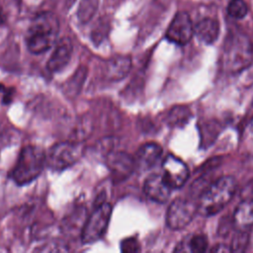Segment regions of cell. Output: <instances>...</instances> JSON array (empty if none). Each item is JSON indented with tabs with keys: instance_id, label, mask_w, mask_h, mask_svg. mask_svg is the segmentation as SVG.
<instances>
[{
	"instance_id": "obj_1",
	"label": "cell",
	"mask_w": 253,
	"mask_h": 253,
	"mask_svg": "<svg viewBox=\"0 0 253 253\" xmlns=\"http://www.w3.org/2000/svg\"><path fill=\"white\" fill-rule=\"evenodd\" d=\"M59 33V21L52 12H41L32 20L26 35L29 51L41 54L48 50L56 42Z\"/></svg>"
},
{
	"instance_id": "obj_2",
	"label": "cell",
	"mask_w": 253,
	"mask_h": 253,
	"mask_svg": "<svg viewBox=\"0 0 253 253\" xmlns=\"http://www.w3.org/2000/svg\"><path fill=\"white\" fill-rule=\"evenodd\" d=\"M236 191V180L231 176H223L211 183L200 196L198 212L211 216L220 211L232 199Z\"/></svg>"
},
{
	"instance_id": "obj_3",
	"label": "cell",
	"mask_w": 253,
	"mask_h": 253,
	"mask_svg": "<svg viewBox=\"0 0 253 253\" xmlns=\"http://www.w3.org/2000/svg\"><path fill=\"white\" fill-rule=\"evenodd\" d=\"M46 165L44 151L37 145L25 146L12 170L11 177L18 185H26L37 179Z\"/></svg>"
},
{
	"instance_id": "obj_4",
	"label": "cell",
	"mask_w": 253,
	"mask_h": 253,
	"mask_svg": "<svg viewBox=\"0 0 253 253\" xmlns=\"http://www.w3.org/2000/svg\"><path fill=\"white\" fill-rule=\"evenodd\" d=\"M252 54L250 42L242 35H234L227 40L224 47V66L230 72H238L250 64Z\"/></svg>"
},
{
	"instance_id": "obj_5",
	"label": "cell",
	"mask_w": 253,
	"mask_h": 253,
	"mask_svg": "<svg viewBox=\"0 0 253 253\" xmlns=\"http://www.w3.org/2000/svg\"><path fill=\"white\" fill-rule=\"evenodd\" d=\"M83 145L75 141H63L53 144L45 153L46 166L53 171H62L79 160Z\"/></svg>"
},
{
	"instance_id": "obj_6",
	"label": "cell",
	"mask_w": 253,
	"mask_h": 253,
	"mask_svg": "<svg viewBox=\"0 0 253 253\" xmlns=\"http://www.w3.org/2000/svg\"><path fill=\"white\" fill-rule=\"evenodd\" d=\"M112 215V207L108 203H101L90 213L86 219L82 232L81 239L85 244L97 241L105 233Z\"/></svg>"
},
{
	"instance_id": "obj_7",
	"label": "cell",
	"mask_w": 253,
	"mask_h": 253,
	"mask_svg": "<svg viewBox=\"0 0 253 253\" xmlns=\"http://www.w3.org/2000/svg\"><path fill=\"white\" fill-rule=\"evenodd\" d=\"M198 211V204L192 201L178 198L169 206L166 213L167 226L173 230H180L186 227Z\"/></svg>"
},
{
	"instance_id": "obj_8",
	"label": "cell",
	"mask_w": 253,
	"mask_h": 253,
	"mask_svg": "<svg viewBox=\"0 0 253 253\" xmlns=\"http://www.w3.org/2000/svg\"><path fill=\"white\" fill-rule=\"evenodd\" d=\"M193 36L194 26L189 14L186 12H178L166 31L167 40L176 44L184 45L191 41Z\"/></svg>"
},
{
	"instance_id": "obj_9",
	"label": "cell",
	"mask_w": 253,
	"mask_h": 253,
	"mask_svg": "<svg viewBox=\"0 0 253 253\" xmlns=\"http://www.w3.org/2000/svg\"><path fill=\"white\" fill-rule=\"evenodd\" d=\"M163 176L172 189H179L185 185L189 178V169L180 158L169 154L162 162Z\"/></svg>"
},
{
	"instance_id": "obj_10",
	"label": "cell",
	"mask_w": 253,
	"mask_h": 253,
	"mask_svg": "<svg viewBox=\"0 0 253 253\" xmlns=\"http://www.w3.org/2000/svg\"><path fill=\"white\" fill-rule=\"evenodd\" d=\"M107 165L116 182L126 180L136 167L134 157L125 151L110 152L107 156Z\"/></svg>"
},
{
	"instance_id": "obj_11",
	"label": "cell",
	"mask_w": 253,
	"mask_h": 253,
	"mask_svg": "<svg viewBox=\"0 0 253 253\" xmlns=\"http://www.w3.org/2000/svg\"><path fill=\"white\" fill-rule=\"evenodd\" d=\"M143 190L150 200L163 204L169 199L173 189L165 180L163 174H152L146 178Z\"/></svg>"
},
{
	"instance_id": "obj_12",
	"label": "cell",
	"mask_w": 253,
	"mask_h": 253,
	"mask_svg": "<svg viewBox=\"0 0 253 253\" xmlns=\"http://www.w3.org/2000/svg\"><path fill=\"white\" fill-rule=\"evenodd\" d=\"M73 51L72 42L68 38H62L56 43L46 67L49 72L56 73L61 71L70 61Z\"/></svg>"
},
{
	"instance_id": "obj_13",
	"label": "cell",
	"mask_w": 253,
	"mask_h": 253,
	"mask_svg": "<svg viewBox=\"0 0 253 253\" xmlns=\"http://www.w3.org/2000/svg\"><path fill=\"white\" fill-rule=\"evenodd\" d=\"M162 155V147L155 142H148L141 145L134 156L136 166L142 169L153 167Z\"/></svg>"
},
{
	"instance_id": "obj_14",
	"label": "cell",
	"mask_w": 253,
	"mask_h": 253,
	"mask_svg": "<svg viewBox=\"0 0 253 253\" xmlns=\"http://www.w3.org/2000/svg\"><path fill=\"white\" fill-rule=\"evenodd\" d=\"M235 230L249 231L253 226V198L244 199L235 209L233 213Z\"/></svg>"
},
{
	"instance_id": "obj_15",
	"label": "cell",
	"mask_w": 253,
	"mask_h": 253,
	"mask_svg": "<svg viewBox=\"0 0 253 253\" xmlns=\"http://www.w3.org/2000/svg\"><path fill=\"white\" fill-rule=\"evenodd\" d=\"M194 35L206 44L213 43L219 35V24L211 18H205L199 21L194 27Z\"/></svg>"
},
{
	"instance_id": "obj_16",
	"label": "cell",
	"mask_w": 253,
	"mask_h": 253,
	"mask_svg": "<svg viewBox=\"0 0 253 253\" xmlns=\"http://www.w3.org/2000/svg\"><path fill=\"white\" fill-rule=\"evenodd\" d=\"M131 66L130 58L127 56H117L108 61L106 71L107 76L113 80L124 78Z\"/></svg>"
},
{
	"instance_id": "obj_17",
	"label": "cell",
	"mask_w": 253,
	"mask_h": 253,
	"mask_svg": "<svg viewBox=\"0 0 253 253\" xmlns=\"http://www.w3.org/2000/svg\"><path fill=\"white\" fill-rule=\"evenodd\" d=\"M208 248V239L204 234H193L182 241L175 251H187L193 253H203Z\"/></svg>"
},
{
	"instance_id": "obj_18",
	"label": "cell",
	"mask_w": 253,
	"mask_h": 253,
	"mask_svg": "<svg viewBox=\"0 0 253 253\" xmlns=\"http://www.w3.org/2000/svg\"><path fill=\"white\" fill-rule=\"evenodd\" d=\"M190 118H191L190 109L187 106L179 105L170 110L166 118V122L171 126L181 127L188 123Z\"/></svg>"
},
{
	"instance_id": "obj_19",
	"label": "cell",
	"mask_w": 253,
	"mask_h": 253,
	"mask_svg": "<svg viewBox=\"0 0 253 253\" xmlns=\"http://www.w3.org/2000/svg\"><path fill=\"white\" fill-rule=\"evenodd\" d=\"M98 6V0H81L77 10V17L79 21L81 23L89 22L97 12Z\"/></svg>"
},
{
	"instance_id": "obj_20",
	"label": "cell",
	"mask_w": 253,
	"mask_h": 253,
	"mask_svg": "<svg viewBox=\"0 0 253 253\" xmlns=\"http://www.w3.org/2000/svg\"><path fill=\"white\" fill-rule=\"evenodd\" d=\"M248 12V6L244 0H231L227 6V13L234 19H242Z\"/></svg>"
},
{
	"instance_id": "obj_21",
	"label": "cell",
	"mask_w": 253,
	"mask_h": 253,
	"mask_svg": "<svg viewBox=\"0 0 253 253\" xmlns=\"http://www.w3.org/2000/svg\"><path fill=\"white\" fill-rule=\"evenodd\" d=\"M249 240V231H240L236 230L234 237L232 238L230 251L241 252L246 249Z\"/></svg>"
},
{
	"instance_id": "obj_22",
	"label": "cell",
	"mask_w": 253,
	"mask_h": 253,
	"mask_svg": "<svg viewBox=\"0 0 253 253\" xmlns=\"http://www.w3.org/2000/svg\"><path fill=\"white\" fill-rule=\"evenodd\" d=\"M121 250L123 252H138L140 250L139 242L134 237H128L122 241Z\"/></svg>"
},
{
	"instance_id": "obj_23",
	"label": "cell",
	"mask_w": 253,
	"mask_h": 253,
	"mask_svg": "<svg viewBox=\"0 0 253 253\" xmlns=\"http://www.w3.org/2000/svg\"><path fill=\"white\" fill-rule=\"evenodd\" d=\"M3 20H4V18H3V15H2V10L0 8V23H3Z\"/></svg>"
},
{
	"instance_id": "obj_24",
	"label": "cell",
	"mask_w": 253,
	"mask_h": 253,
	"mask_svg": "<svg viewBox=\"0 0 253 253\" xmlns=\"http://www.w3.org/2000/svg\"><path fill=\"white\" fill-rule=\"evenodd\" d=\"M252 128H253V122H252Z\"/></svg>"
}]
</instances>
